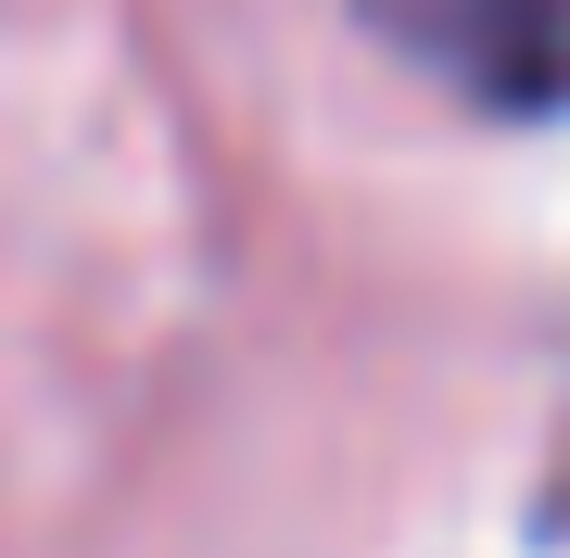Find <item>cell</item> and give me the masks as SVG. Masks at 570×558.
Instances as JSON below:
<instances>
[{
	"instance_id": "obj_1",
	"label": "cell",
	"mask_w": 570,
	"mask_h": 558,
	"mask_svg": "<svg viewBox=\"0 0 570 558\" xmlns=\"http://www.w3.org/2000/svg\"><path fill=\"white\" fill-rule=\"evenodd\" d=\"M367 26L482 115H570V0H367Z\"/></svg>"
}]
</instances>
